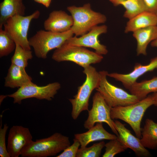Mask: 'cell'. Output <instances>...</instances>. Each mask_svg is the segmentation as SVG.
Instances as JSON below:
<instances>
[{"mask_svg":"<svg viewBox=\"0 0 157 157\" xmlns=\"http://www.w3.org/2000/svg\"><path fill=\"white\" fill-rule=\"evenodd\" d=\"M5 79L4 86L12 88H19L32 82V78L27 74L25 68L12 64Z\"/></svg>","mask_w":157,"mask_h":157,"instance_id":"17","label":"cell"},{"mask_svg":"<svg viewBox=\"0 0 157 157\" xmlns=\"http://www.w3.org/2000/svg\"><path fill=\"white\" fill-rule=\"evenodd\" d=\"M120 5L125 8L124 17L129 19L145 11L141 0H126Z\"/></svg>","mask_w":157,"mask_h":157,"instance_id":"24","label":"cell"},{"mask_svg":"<svg viewBox=\"0 0 157 157\" xmlns=\"http://www.w3.org/2000/svg\"><path fill=\"white\" fill-rule=\"evenodd\" d=\"M73 24L72 15L62 10H55L51 12L44 21V26L47 31L62 33L70 30Z\"/></svg>","mask_w":157,"mask_h":157,"instance_id":"15","label":"cell"},{"mask_svg":"<svg viewBox=\"0 0 157 157\" xmlns=\"http://www.w3.org/2000/svg\"><path fill=\"white\" fill-rule=\"evenodd\" d=\"M16 44L2 27L0 28V57L9 55L16 47Z\"/></svg>","mask_w":157,"mask_h":157,"instance_id":"25","label":"cell"},{"mask_svg":"<svg viewBox=\"0 0 157 157\" xmlns=\"http://www.w3.org/2000/svg\"><path fill=\"white\" fill-rule=\"evenodd\" d=\"M151 95L152 96L154 101V105L157 106V92L154 93Z\"/></svg>","mask_w":157,"mask_h":157,"instance_id":"33","label":"cell"},{"mask_svg":"<svg viewBox=\"0 0 157 157\" xmlns=\"http://www.w3.org/2000/svg\"><path fill=\"white\" fill-rule=\"evenodd\" d=\"M156 14L144 11L129 19L127 22L124 32H133L142 28L156 25Z\"/></svg>","mask_w":157,"mask_h":157,"instance_id":"20","label":"cell"},{"mask_svg":"<svg viewBox=\"0 0 157 157\" xmlns=\"http://www.w3.org/2000/svg\"><path fill=\"white\" fill-rule=\"evenodd\" d=\"M156 19H157V24L156 26H157V13L156 14Z\"/></svg>","mask_w":157,"mask_h":157,"instance_id":"36","label":"cell"},{"mask_svg":"<svg viewBox=\"0 0 157 157\" xmlns=\"http://www.w3.org/2000/svg\"><path fill=\"white\" fill-rule=\"evenodd\" d=\"M83 73L86 76V79L78 88L77 93L73 99H69L72 104L71 116L76 120L83 111H88L89 101L93 91L98 86L100 77L99 72L91 65L83 68Z\"/></svg>","mask_w":157,"mask_h":157,"instance_id":"4","label":"cell"},{"mask_svg":"<svg viewBox=\"0 0 157 157\" xmlns=\"http://www.w3.org/2000/svg\"><path fill=\"white\" fill-rule=\"evenodd\" d=\"M40 13L35 10L27 16L17 15L11 17L3 24L4 30L14 41L27 50H31L27 38L28 30L31 21L39 18Z\"/></svg>","mask_w":157,"mask_h":157,"instance_id":"8","label":"cell"},{"mask_svg":"<svg viewBox=\"0 0 157 157\" xmlns=\"http://www.w3.org/2000/svg\"><path fill=\"white\" fill-rule=\"evenodd\" d=\"M151 45L153 47H157V38L151 42Z\"/></svg>","mask_w":157,"mask_h":157,"instance_id":"34","label":"cell"},{"mask_svg":"<svg viewBox=\"0 0 157 157\" xmlns=\"http://www.w3.org/2000/svg\"><path fill=\"white\" fill-rule=\"evenodd\" d=\"M26 8L23 0H3L0 3V28L9 17L19 15L24 16Z\"/></svg>","mask_w":157,"mask_h":157,"instance_id":"19","label":"cell"},{"mask_svg":"<svg viewBox=\"0 0 157 157\" xmlns=\"http://www.w3.org/2000/svg\"><path fill=\"white\" fill-rule=\"evenodd\" d=\"M67 9L73 19V24L71 29L76 36L87 33L94 27L104 23L107 20L105 15L93 10L89 3L81 7L68 6Z\"/></svg>","mask_w":157,"mask_h":157,"instance_id":"3","label":"cell"},{"mask_svg":"<svg viewBox=\"0 0 157 157\" xmlns=\"http://www.w3.org/2000/svg\"><path fill=\"white\" fill-rule=\"evenodd\" d=\"M105 151L103 157H113L124 151L128 148L117 139L110 140L105 144Z\"/></svg>","mask_w":157,"mask_h":157,"instance_id":"27","label":"cell"},{"mask_svg":"<svg viewBox=\"0 0 157 157\" xmlns=\"http://www.w3.org/2000/svg\"><path fill=\"white\" fill-rule=\"evenodd\" d=\"M145 11L157 13V0H141Z\"/></svg>","mask_w":157,"mask_h":157,"instance_id":"30","label":"cell"},{"mask_svg":"<svg viewBox=\"0 0 157 157\" xmlns=\"http://www.w3.org/2000/svg\"><path fill=\"white\" fill-rule=\"evenodd\" d=\"M80 146L79 141L76 139H73V143L64 149L56 157H76V155Z\"/></svg>","mask_w":157,"mask_h":157,"instance_id":"29","label":"cell"},{"mask_svg":"<svg viewBox=\"0 0 157 157\" xmlns=\"http://www.w3.org/2000/svg\"><path fill=\"white\" fill-rule=\"evenodd\" d=\"M70 145L69 137L56 133L44 138L33 140L23 149L22 157H47L56 155Z\"/></svg>","mask_w":157,"mask_h":157,"instance_id":"1","label":"cell"},{"mask_svg":"<svg viewBox=\"0 0 157 157\" xmlns=\"http://www.w3.org/2000/svg\"><path fill=\"white\" fill-rule=\"evenodd\" d=\"M157 69V56L151 58L147 64L143 65L137 63L135 65L133 70L129 73H108L107 76L121 82L126 89H129L133 83L136 82L140 77L147 72L153 71Z\"/></svg>","mask_w":157,"mask_h":157,"instance_id":"13","label":"cell"},{"mask_svg":"<svg viewBox=\"0 0 157 157\" xmlns=\"http://www.w3.org/2000/svg\"><path fill=\"white\" fill-rule=\"evenodd\" d=\"M84 133L74 134V138L80 142L81 147H85L90 143L102 140H112L117 138V136L107 131L102 122L97 123L95 125Z\"/></svg>","mask_w":157,"mask_h":157,"instance_id":"16","label":"cell"},{"mask_svg":"<svg viewBox=\"0 0 157 157\" xmlns=\"http://www.w3.org/2000/svg\"><path fill=\"white\" fill-rule=\"evenodd\" d=\"M111 108L100 93L96 92L93 97L92 108L88 111V117L84 123L85 128L89 129L96 123L105 122L117 136L118 133L114 126L113 121L110 117Z\"/></svg>","mask_w":157,"mask_h":157,"instance_id":"10","label":"cell"},{"mask_svg":"<svg viewBox=\"0 0 157 157\" xmlns=\"http://www.w3.org/2000/svg\"><path fill=\"white\" fill-rule=\"evenodd\" d=\"M105 144L104 141H101L94 143L90 147H81L78 149L76 157H100Z\"/></svg>","mask_w":157,"mask_h":157,"instance_id":"26","label":"cell"},{"mask_svg":"<svg viewBox=\"0 0 157 157\" xmlns=\"http://www.w3.org/2000/svg\"><path fill=\"white\" fill-rule=\"evenodd\" d=\"M107 30L106 25H97L93 27L87 33L78 37L73 36L65 42L71 45L91 48L99 54L106 55L108 52L107 47L100 43L98 38L100 35L106 33Z\"/></svg>","mask_w":157,"mask_h":157,"instance_id":"11","label":"cell"},{"mask_svg":"<svg viewBox=\"0 0 157 157\" xmlns=\"http://www.w3.org/2000/svg\"><path fill=\"white\" fill-rule=\"evenodd\" d=\"M73 35L71 29L62 33L41 30L28 39L29 43L37 57L45 59L50 51L60 47Z\"/></svg>","mask_w":157,"mask_h":157,"instance_id":"6","label":"cell"},{"mask_svg":"<svg viewBox=\"0 0 157 157\" xmlns=\"http://www.w3.org/2000/svg\"><path fill=\"white\" fill-rule=\"evenodd\" d=\"M128 90L140 100L144 99L149 93L157 92V76L140 82L136 81Z\"/></svg>","mask_w":157,"mask_h":157,"instance_id":"22","label":"cell"},{"mask_svg":"<svg viewBox=\"0 0 157 157\" xmlns=\"http://www.w3.org/2000/svg\"><path fill=\"white\" fill-rule=\"evenodd\" d=\"M13 55L11 58V64L24 68L27 67L28 61L33 58L31 50H27L18 44H16Z\"/></svg>","mask_w":157,"mask_h":157,"instance_id":"23","label":"cell"},{"mask_svg":"<svg viewBox=\"0 0 157 157\" xmlns=\"http://www.w3.org/2000/svg\"><path fill=\"white\" fill-rule=\"evenodd\" d=\"M115 6L120 5V3L126 0H108Z\"/></svg>","mask_w":157,"mask_h":157,"instance_id":"31","label":"cell"},{"mask_svg":"<svg viewBox=\"0 0 157 157\" xmlns=\"http://www.w3.org/2000/svg\"><path fill=\"white\" fill-rule=\"evenodd\" d=\"M133 33V36L137 43V55L142 54L146 56L148 44L157 38V26H148L138 29Z\"/></svg>","mask_w":157,"mask_h":157,"instance_id":"18","label":"cell"},{"mask_svg":"<svg viewBox=\"0 0 157 157\" xmlns=\"http://www.w3.org/2000/svg\"><path fill=\"white\" fill-rule=\"evenodd\" d=\"M52 58L58 62L71 61L84 68L91 64L100 62L103 57L85 47L69 45L65 42L56 49Z\"/></svg>","mask_w":157,"mask_h":157,"instance_id":"5","label":"cell"},{"mask_svg":"<svg viewBox=\"0 0 157 157\" xmlns=\"http://www.w3.org/2000/svg\"><path fill=\"white\" fill-rule=\"evenodd\" d=\"M114 125L118 135L117 139L127 148L132 150L139 157L149 156V151L141 144L140 139L134 136L125 125L117 120L113 121Z\"/></svg>","mask_w":157,"mask_h":157,"instance_id":"14","label":"cell"},{"mask_svg":"<svg viewBox=\"0 0 157 157\" xmlns=\"http://www.w3.org/2000/svg\"><path fill=\"white\" fill-rule=\"evenodd\" d=\"M60 87V84L58 82L43 86H38L31 82L19 88L15 92L7 96L13 99L14 103L20 104L24 99L30 98L50 101L54 97Z\"/></svg>","mask_w":157,"mask_h":157,"instance_id":"9","label":"cell"},{"mask_svg":"<svg viewBox=\"0 0 157 157\" xmlns=\"http://www.w3.org/2000/svg\"><path fill=\"white\" fill-rule=\"evenodd\" d=\"M140 142L145 148L155 149L157 148V123L147 119L141 129Z\"/></svg>","mask_w":157,"mask_h":157,"instance_id":"21","label":"cell"},{"mask_svg":"<svg viewBox=\"0 0 157 157\" xmlns=\"http://www.w3.org/2000/svg\"><path fill=\"white\" fill-rule=\"evenodd\" d=\"M2 115H0V156L1 157H10L8 152L6 143V134L8 128L7 124H4L2 128Z\"/></svg>","mask_w":157,"mask_h":157,"instance_id":"28","label":"cell"},{"mask_svg":"<svg viewBox=\"0 0 157 157\" xmlns=\"http://www.w3.org/2000/svg\"><path fill=\"white\" fill-rule=\"evenodd\" d=\"M51 0H41V4L46 8H48L51 4Z\"/></svg>","mask_w":157,"mask_h":157,"instance_id":"32","label":"cell"},{"mask_svg":"<svg viewBox=\"0 0 157 157\" xmlns=\"http://www.w3.org/2000/svg\"><path fill=\"white\" fill-rule=\"evenodd\" d=\"M99 73L100 82L96 90L100 93L111 108L128 106L140 101L135 96L110 83L107 78V71L103 70Z\"/></svg>","mask_w":157,"mask_h":157,"instance_id":"7","label":"cell"},{"mask_svg":"<svg viewBox=\"0 0 157 157\" xmlns=\"http://www.w3.org/2000/svg\"><path fill=\"white\" fill-rule=\"evenodd\" d=\"M29 129L21 126H13L10 129L7 148L10 157H18L22 150L32 141Z\"/></svg>","mask_w":157,"mask_h":157,"instance_id":"12","label":"cell"},{"mask_svg":"<svg viewBox=\"0 0 157 157\" xmlns=\"http://www.w3.org/2000/svg\"><path fill=\"white\" fill-rule=\"evenodd\" d=\"M35 1L38 3L41 4V0H33Z\"/></svg>","mask_w":157,"mask_h":157,"instance_id":"35","label":"cell"},{"mask_svg":"<svg viewBox=\"0 0 157 157\" xmlns=\"http://www.w3.org/2000/svg\"><path fill=\"white\" fill-rule=\"evenodd\" d=\"M154 105L151 95L138 102L125 106H118L111 108L110 115L113 119H119L126 122L131 126L137 137H141V122L147 110Z\"/></svg>","mask_w":157,"mask_h":157,"instance_id":"2","label":"cell"}]
</instances>
